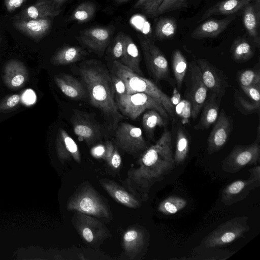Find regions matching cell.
Instances as JSON below:
<instances>
[{
	"instance_id": "9",
	"label": "cell",
	"mask_w": 260,
	"mask_h": 260,
	"mask_svg": "<svg viewBox=\"0 0 260 260\" xmlns=\"http://www.w3.org/2000/svg\"><path fill=\"white\" fill-rule=\"evenodd\" d=\"M115 142L118 147L133 155L148 147L141 128L125 122L119 123L116 127Z\"/></svg>"
},
{
	"instance_id": "27",
	"label": "cell",
	"mask_w": 260,
	"mask_h": 260,
	"mask_svg": "<svg viewBox=\"0 0 260 260\" xmlns=\"http://www.w3.org/2000/svg\"><path fill=\"white\" fill-rule=\"evenodd\" d=\"M218 100L216 95L213 93L206 100L202 107L199 121L193 126L195 130L206 129L215 123L219 115Z\"/></svg>"
},
{
	"instance_id": "7",
	"label": "cell",
	"mask_w": 260,
	"mask_h": 260,
	"mask_svg": "<svg viewBox=\"0 0 260 260\" xmlns=\"http://www.w3.org/2000/svg\"><path fill=\"white\" fill-rule=\"evenodd\" d=\"M118 109L121 114L135 120L146 110L153 109L165 119L169 115L164 107L147 94L137 92L116 96Z\"/></svg>"
},
{
	"instance_id": "51",
	"label": "cell",
	"mask_w": 260,
	"mask_h": 260,
	"mask_svg": "<svg viewBox=\"0 0 260 260\" xmlns=\"http://www.w3.org/2000/svg\"><path fill=\"white\" fill-rule=\"evenodd\" d=\"M171 102L175 107L180 100V94L176 87H174L172 96L171 98Z\"/></svg>"
},
{
	"instance_id": "38",
	"label": "cell",
	"mask_w": 260,
	"mask_h": 260,
	"mask_svg": "<svg viewBox=\"0 0 260 260\" xmlns=\"http://www.w3.org/2000/svg\"><path fill=\"white\" fill-rule=\"evenodd\" d=\"M165 0H138L134 5L135 9H141L143 12L150 18L157 17L159 7Z\"/></svg>"
},
{
	"instance_id": "8",
	"label": "cell",
	"mask_w": 260,
	"mask_h": 260,
	"mask_svg": "<svg viewBox=\"0 0 260 260\" xmlns=\"http://www.w3.org/2000/svg\"><path fill=\"white\" fill-rule=\"evenodd\" d=\"M259 126L255 141L247 145H235L222 161L221 168L224 172L235 173L243 168L256 165L260 159Z\"/></svg>"
},
{
	"instance_id": "29",
	"label": "cell",
	"mask_w": 260,
	"mask_h": 260,
	"mask_svg": "<svg viewBox=\"0 0 260 260\" xmlns=\"http://www.w3.org/2000/svg\"><path fill=\"white\" fill-rule=\"evenodd\" d=\"M86 54L85 50L79 46H65L59 49L51 57L54 66H64L75 63Z\"/></svg>"
},
{
	"instance_id": "43",
	"label": "cell",
	"mask_w": 260,
	"mask_h": 260,
	"mask_svg": "<svg viewBox=\"0 0 260 260\" xmlns=\"http://www.w3.org/2000/svg\"><path fill=\"white\" fill-rule=\"evenodd\" d=\"M21 101V96L15 94L6 96L0 101V112L8 111L18 106Z\"/></svg>"
},
{
	"instance_id": "16",
	"label": "cell",
	"mask_w": 260,
	"mask_h": 260,
	"mask_svg": "<svg viewBox=\"0 0 260 260\" xmlns=\"http://www.w3.org/2000/svg\"><path fill=\"white\" fill-rule=\"evenodd\" d=\"M50 18L37 19H14L13 26L16 29L31 39L39 41L47 35L51 29Z\"/></svg>"
},
{
	"instance_id": "30",
	"label": "cell",
	"mask_w": 260,
	"mask_h": 260,
	"mask_svg": "<svg viewBox=\"0 0 260 260\" xmlns=\"http://www.w3.org/2000/svg\"><path fill=\"white\" fill-rule=\"evenodd\" d=\"M230 52L233 59L238 62H245L254 55V50L249 42L243 37H238L234 40Z\"/></svg>"
},
{
	"instance_id": "34",
	"label": "cell",
	"mask_w": 260,
	"mask_h": 260,
	"mask_svg": "<svg viewBox=\"0 0 260 260\" xmlns=\"http://www.w3.org/2000/svg\"><path fill=\"white\" fill-rule=\"evenodd\" d=\"M187 205V200L177 196H170L158 205V211L165 215H173L183 210Z\"/></svg>"
},
{
	"instance_id": "33",
	"label": "cell",
	"mask_w": 260,
	"mask_h": 260,
	"mask_svg": "<svg viewBox=\"0 0 260 260\" xmlns=\"http://www.w3.org/2000/svg\"><path fill=\"white\" fill-rule=\"evenodd\" d=\"M189 151V140L184 131L179 127L176 133V140L174 159L176 165L184 164L187 157Z\"/></svg>"
},
{
	"instance_id": "13",
	"label": "cell",
	"mask_w": 260,
	"mask_h": 260,
	"mask_svg": "<svg viewBox=\"0 0 260 260\" xmlns=\"http://www.w3.org/2000/svg\"><path fill=\"white\" fill-rule=\"evenodd\" d=\"M191 80L190 101L191 104V117L196 119L207 100L209 89L204 83L200 70L196 62L189 64Z\"/></svg>"
},
{
	"instance_id": "20",
	"label": "cell",
	"mask_w": 260,
	"mask_h": 260,
	"mask_svg": "<svg viewBox=\"0 0 260 260\" xmlns=\"http://www.w3.org/2000/svg\"><path fill=\"white\" fill-rule=\"evenodd\" d=\"M72 122L74 133L79 139L88 145L94 144L100 138L99 127L87 116L76 114L72 118Z\"/></svg>"
},
{
	"instance_id": "48",
	"label": "cell",
	"mask_w": 260,
	"mask_h": 260,
	"mask_svg": "<svg viewBox=\"0 0 260 260\" xmlns=\"http://www.w3.org/2000/svg\"><path fill=\"white\" fill-rule=\"evenodd\" d=\"M106 151L105 145H98L91 150V154L96 158H103L104 159Z\"/></svg>"
},
{
	"instance_id": "36",
	"label": "cell",
	"mask_w": 260,
	"mask_h": 260,
	"mask_svg": "<svg viewBox=\"0 0 260 260\" xmlns=\"http://www.w3.org/2000/svg\"><path fill=\"white\" fill-rule=\"evenodd\" d=\"M96 10L95 4L90 1L79 5L69 17L68 21L83 23L89 21L94 16Z\"/></svg>"
},
{
	"instance_id": "35",
	"label": "cell",
	"mask_w": 260,
	"mask_h": 260,
	"mask_svg": "<svg viewBox=\"0 0 260 260\" xmlns=\"http://www.w3.org/2000/svg\"><path fill=\"white\" fill-rule=\"evenodd\" d=\"M142 122L145 131L150 138H152L156 127L166 125V119L156 110L150 109L143 114Z\"/></svg>"
},
{
	"instance_id": "44",
	"label": "cell",
	"mask_w": 260,
	"mask_h": 260,
	"mask_svg": "<svg viewBox=\"0 0 260 260\" xmlns=\"http://www.w3.org/2000/svg\"><path fill=\"white\" fill-rule=\"evenodd\" d=\"M240 87L253 102L260 103V84H254L247 86L240 85Z\"/></svg>"
},
{
	"instance_id": "54",
	"label": "cell",
	"mask_w": 260,
	"mask_h": 260,
	"mask_svg": "<svg viewBox=\"0 0 260 260\" xmlns=\"http://www.w3.org/2000/svg\"><path fill=\"white\" fill-rule=\"evenodd\" d=\"M2 38L0 37V44H1V43L2 42Z\"/></svg>"
},
{
	"instance_id": "4",
	"label": "cell",
	"mask_w": 260,
	"mask_h": 260,
	"mask_svg": "<svg viewBox=\"0 0 260 260\" xmlns=\"http://www.w3.org/2000/svg\"><path fill=\"white\" fill-rule=\"evenodd\" d=\"M67 209L106 221L112 217L108 203L88 182L76 189L67 202Z\"/></svg>"
},
{
	"instance_id": "6",
	"label": "cell",
	"mask_w": 260,
	"mask_h": 260,
	"mask_svg": "<svg viewBox=\"0 0 260 260\" xmlns=\"http://www.w3.org/2000/svg\"><path fill=\"white\" fill-rule=\"evenodd\" d=\"M146 65L151 76L157 82L165 80L174 87L168 61L159 48L149 38L138 35Z\"/></svg>"
},
{
	"instance_id": "52",
	"label": "cell",
	"mask_w": 260,
	"mask_h": 260,
	"mask_svg": "<svg viewBox=\"0 0 260 260\" xmlns=\"http://www.w3.org/2000/svg\"><path fill=\"white\" fill-rule=\"evenodd\" d=\"M54 2H55L56 4L59 5V6L62 5L64 3H65L67 0H52Z\"/></svg>"
},
{
	"instance_id": "47",
	"label": "cell",
	"mask_w": 260,
	"mask_h": 260,
	"mask_svg": "<svg viewBox=\"0 0 260 260\" xmlns=\"http://www.w3.org/2000/svg\"><path fill=\"white\" fill-rule=\"evenodd\" d=\"M27 0H5V5L8 12L11 13L21 7Z\"/></svg>"
},
{
	"instance_id": "53",
	"label": "cell",
	"mask_w": 260,
	"mask_h": 260,
	"mask_svg": "<svg viewBox=\"0 0 260 260\" xmlns=\"http://www.w3.org/2000/svg\"><path fill=\"white\" fill-rule=\"evenodd\" d=\"M115 2L117 4H122L125 3L129 0H114Z\"/></svg>"
},
{
	"instance_id": "14",
	"label": "cell",
	"mask_w": 260,
	"mask_h": 260,
	"mask_svg": "<svg viewBox=\"0 0 260 260\" xmlns=\"http://www.w3.org/2000/svg\"><path fill=\"white\" fill-rule=\"evenodd\" d=\"M210 132L207 141V152L212 154L220 150L228 141L232 130V123L223 109Z\"/></svg>"
},
{
	"instance_id": "18",
	"label": "cell",
	"mask_w": 260,
	"mask_h": 260,
	"mask_svg": "<svg viewBox=\"0 0 260 260\" xmlns=\"http://www.w3.org/2000/svg\"><path fill=\"white\" fill-rule=\"evenodd\" d=\"M29 79L26 67L21 61L11 60L3 69V79L7 87L16 89L21 88Z\"/></svg>"
},
{
	"instance_id": "32",
	"label": "cell",
	"mask_w": 260,
	"mask_h": 260,
	"mask_svg": "<svg viewBox=\"0 0 260 260\" xmlns=\"http://www.w3.org/2000/svg\"><path fill=\"white\" fill-rule=\"evenodd\" d=\"M177 29L176 19L171 17H161L155 25V35L157 39L164 40L172 39Z\"/></svg>"
},
{
	"instance_id": "40",
	"label": "cell",
	"mask_w": 260,
	"mask_h": 260,
	"mask_svg": "<svg viewBox=\"0 0 260 260\" xmlns=\"http://www.w3.org/2000/svg\"><path fill=\"white\" fill-rule=\"evenodd\" d=\"M188 4V0H165L157 10V16L167 12L186 8Z\"/></svg>"
},
{
	"instance_id": "19",
	"label": "cell",
	"mask_w": 260,
	"mask_h": 260,
	"mask_svg": "<svg viewBox=\"0 0 260 260\" xmlns=\"http://www.w3.org/2000/svg\"><path fill=\"white\" fill-rule=\"evenodd\" d=\"M60 6L52 0H37L26 8L15 19H37L50 18L58 15Z\"/></svg>"
},
{
	"instance_id": "15",
	"label": "cell",
	"mask_w": 260,
	"mask_h": 260,
	"mask_svg": "<svg viewBox=\"0 0 260 260\" xmlns=\"http://www.w3.org/2000/svg\"><path fill=\"white\" fill-rule=\"evenodd\" d=\"M260 186V182L251 177L235 180L227 185L221 194V201L226 206H231L244 200L250 192Z\"/></svg>"
},
{
	"instance_id": "17",
	"label": "cell",
	"mask_w": 260,
	"mask_h": 260,
	"mask_svg": "<svg viewBox=\"0 0 260 260\" xmlns=\"http://www.w3.org/2000/svg\"><path fill=\"white\" fill-rule=\"evenodd\" d=\"M55 148L58 158L62 164L72 159L78 163L81 162V155L77 144L62 128H59L57 133Z\"/></svg>"
},
{
	"instance_id": "26",
	"label": "cell",
	"mask_w": 260,
	"mask_h": 260,
	"mask_svg": "<svg viewBox=\"0 0 260 260\" xmlns=\"http://www.w3.org/2000/svg\"><path fill=\"white\" fill-rule=\"evenodd\" d=\"M122 239L125 253L131 258H133L143 248L145 242V235L143 230L137 228H132L124 232Z\"/></svg>"
},
{
	"instance_id": "10",
	"label": "cell",
	"mask_w": 260,
	"mask_h": 260,
	"mask_svg": "<svg viewBox=\"0 0 260 260\" xmlns=\"http://www.w3.org/2000/svg\"><path fill=\"white\" fill-rule=\"evenodd\" d=\"M72 221L82 239L88 244L95 245L110 236L105 224L92 216L76 212Z\"/></svg>"
},
{
	"instance_id": "28",
	"label": "cell",
	"mask_w": 260,
	"mask_h": 260,
	"mask_svg": "<svg viewBox=\"0 0 260 260\" xmlns=\"http://www.w3.org/2000/svg\"><path fill=\"white\" fill-rule=\"evenodd\" d=\"M141 60L137 46L133 39L129 35H126L125 49L119 62L136 74L143 76L140 67Z\"/></svg>"
},
{
	"instance_id": "41",
	"label": "cell",
	"mask_w": 260,
	"mask_h": 260,
	"mask_svg": "<svg viewBox=\"0 0 260 260\" xmlns=\"http://www.w3.org/2000/svg\"><path fill=\"white\" fill-rule=\"evenodd\" d=\"M236 107L244 114H250L259 112L260 103L249 102L240 95H235Z\"/></svg>"
},
{
	"instance_id": "22",
	"label": "cell",
	"mask_w": 260,
	"mask_h": 260,
	"mask_svg": "<svg viewBox=\"0 0 260 260\" xmlns=\"http://www.w3.org/2000/svg\"><path fill=\"white\" fill-rule=\"evenodd\" d=\"M236 18V15H230L221 19H208L195 28L191 37L197 40L216 38L225 30Z\"/></svg>"
},
{
	"instance_id": "39",
	"label": "cell",
	"mask_w": 260,
	"mask_h": 260,
	"mask_svg": "<svg viewBox=\"0 0 260 260\" xmlns=\"http://www.w3.org/2000/svg\"><path fill=\"white\" fill-rule=\"evenodd\" d=\"M126 34L119 32L114 38L111 49V55L114 60L120 61L125 46Z\"/></svg>"
},
{
	"instance_id": "2",
	"label": "cell",
	"mask_w": 260,
	"mask_h": 260,
	"mask_svg": "<svg viewBox=\"0 0 260 260\" xmlns=\"http://www.w3.org/2000/svg\"><path fill=\"white\" fill-rule=\"evenodd\" d=\"M79 72L90 104L101 111L112 127L116 128L123 116L114 98L111 75L101 62L95 60L84 62Z\"/></svg>"
},
{
	"instance_id": "55",
	"label": "cell",
	"mask_w": 260,
	"mask_h": 260,
	"mask_svg": "<svg viewBox=\"0 0 260 260\" xmlns=\"http://www.w3.org/2000/svg\"><path fill=\"white\" fill-rule=\"evenodd\" d=\"M0 37H1V36H0Z\"/></svg>"
},
{
	"instance_id": "5",
	"label": "cell",
	"mask_w": 260,
	"mask_h": 260,
	"mask_svg": "<svg viewBox=\"0 0 260 260\" xmlns=\"http://www.w3.org/2000/svg\"><path fill=\"white\" fill-rule=\"evenodd\" d=\"M250 230L247 216L235 217L220 224L202 240L207 248H214L230 244L243 237Z\"/></svg>"
},
{
	"instance_id": "24",
	"label": "cell",
	"mask_w": 260,
	"mask_h": 260,
	"mask_svg": "<svg viewBox=\"0 0 260 260\" xmlns=\"http://www.w3.org/2000/svg\"><path fill=\"white\" fill-rule=\"evenodd\" d=\"M54 81L61 92L71 99L80 100L86 95V90L82 83L71 75L59 74L55 77Z\"/></svg>"
},
{
	"instance_id": "37",
	"label": "cell",
	"mask_w": 260,
	"mask_h": 260,
	"mask_svg": "<svg viewBox=\"0 0 260 260\" xmlns=\"http://www.w3.org/2000/svg\"><path fill=\"white\" fill-rule=\"evenodd\" d=\"M237 79L240 85L244 86L260 84L259 70L249 69L241 71L237 74Z\"/></svg>"
},
{
	"instance_id": "1",
	"label": "cell",
	"mask_w": 260,
	"mask_h": 260,
	"mask_svg": "<svg viewBox=\"0 0 260 260\" xmlns=\"http://www.w3.org/2000/svg\"><path fill=\"white\" fill-rule=\"evenodd\" d=\"M175 165L172 135L166 130L155 144L142 153L138 167L128 171L125 186L140 200H146L150 188L171 173Z\"/></svg>"
},
{
	"instance_id": "12",
	"label": "cell",
	"mask_w": 260,
	"mask_h": 260,
	"mask_svg": "<svg viewBox=\"0 0 260 260\" xmlns=\"http://www.w3.org/2000/svg\"><path fill=\"white\" fill-rule=\"evenodd\" d=\"M196 62L200 70L204 83L220 100L228 87L223 73L205 59L198 58Z\"/></svg>"
},
{
	"instance_id": "11",
	"label": "cell",
	"mask_w": 260,
	"mask_h": 260,
	"mask_svg": "<svg viewBox=\"0 0 260 260\" xmlns=\"http://www.w3.org/2000/svg\"><path fill=\"white\" fill-rule=\"evenodd\" d=\"M115 29L113 25L91 27L80 31L79 41L95 53L102 54L109 45Z\"/></svg>"
},
{
	"instance_id": "46",
	"label": "cell",
	"mask_w": 260,
	"mask_h": 260,
	"mask_svg": "<svg viewBox=\"0 0 260 260\" xmlns=\"http://www.w3.org/2000/svg\"><path fill=\"white\" fill-rule=\"evenodd\" d=\"M121 158L117 149L115 147L108 164L114 169H118L121 166Z\"/></svg>"
},
{
	"instance_id": "21",
	"label": "cell",
	"mask_w": 260,
	"mask_h": 260,
	"mask_svg": "<svg viewBox=\"0 0 260 260\" xmlns=\"http://www.w3.org/2000/svg\"><path fill=\"white\" fill-rule=\"evenodd\" d=\"M244 26L253 42L260 45V0H252L243 8Z\"/></svg>"
},
{
	"instance_id": "42",
	"label": "cell",
	"mask_w": 260,
	"mask_h": 260,
	"mask_svg": "<svg viewBox=\"0 0 260 260\" xmlns=\"http://www.w3.org/2000/svg\"><path fill=\"white\" fill-rule=\"evenodd\" d=\"M174 109L175 114L182 119L183 123L188 122L191 115V104L189 100H181Z\"/></svg>"
},
{
	"instance_id": "31",
	"label": "cell",
	"mask_w": 260,
	"mask_h": 260,
	"mask_svg": "<svg viewBox=\"0 0 260 260\" xmlns=\"http://www.w3.org/2000/svg\"><path fill=\"white\" fill-rule=\"evenodd\" d=\"M188 69V63L179 49L174 51L172 55V70L177 89L180 90Z\"/></svg>"
},
{
	"instance_id": "25",
	"label": "cell",
	"mask_w": 260,
	"mask_h": 260,
	"mask_svg": "<svg viewBox=\"0 0 260 260\" xmlns=\"http://www.w3.org/2000/svg\"><path fill=\"white\" fill-rule=\"evenodd\" d=\"M252 1L223 0L219 2L205 11L198 22L203 21L214 15H232L243 9Z\"/></svg>"
},
{
	"instance_id": "3",
	"label": "cell",
	"mask_w": 260,
	"mask_h": 260,
	"mask_svg": "<svg viewBox=\"0 0 260 260\" xmlns=\"http://www.w3.org/2000/svg\"><path fill=\"white\" fill-rule=\"evenodd\" d=\"M112 69V74L124 82L126 94L141 92L148 94L164 107L171 119L175 120L174 107L171 102V98L154 82L136 74L117 60L113 61Z\"/></svg>"
},
{
	"instance_id": "49",
	"label": "cell",
	"mask_w": 260,
	"mask_h": 260,
	"mask_svg": "<svg viewBox=\"0 0 260 260\" xmlns=\"http://www.w3.org/2000/svg\"><path fill=\"white\" fill-rule=\"evenodd\" d=\"M23 94L22 101L23 102L27 105H31L34 102L36 101V95L33 91L30 90L29 96H28L27 90Z\"/></svg>"
},
{
	"instance_id": "23",
	"label": "cell",
	"mask_w": 260,
	"mask_h": 260,
	"mask_svg": "<svg viewBox=\"0 0 260 260\" xmlns=\"http://www.w3.org/2000/svg\"><path fill=\"white\" fill-rule=\"evenodd\" d=\"M103 187L117 202L131 208H138L141 200L115 182L107 179L100 180Z\"/></svg>"
},
{
	"instance_id": "45",
	"label": "cell",
	"mask_w": 260,
	"mask_h": 260,
	"mask_svg": "<svg viewBox=\"0 0 260 260\" xmlns=\"http://www.w3.org/2000/svg\"><path fill=\"white\" fill-rule=\"evenodd\" d=\"M112 82L116 96H121L127 93V90L124 82L119 77L112 74L111 75Z\"/></svg>"
},
{
	"instance_id": "50",
	"label": "cell",
	"mask_w": 260,
	"mask_h": 260,
	"mask_svg": "<svg viewBox=\"0 0 260 260\" xmlns=\"http://www.w3.org/2000/svg\"><path fill=\"white\" fill-rule=\"evenodd\" d=\"M250 176L255 179L256 181L260 182V166H255L249 169Z\"/></svg>"
}]
</instances>
